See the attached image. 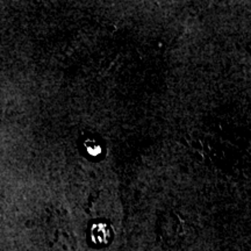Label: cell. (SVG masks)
Instances as JSON below:
<instances>
[{
    "mask_svg": "<svg viewBox=\"0 0 251 251\" xmlns=\"http://www.w3.org/2000/svg\"><path fill=\"white\" fill-rule=\"evenodd\" d=\"M91 238L96 244L98 246H105L109 242L111 238V231L107 225L99 222V224H94L91 228Z\"/></svg>",
    "mask_w": 251,
    "mask_h": 251,
    "instance_id": "6da1fadb",
    "label": "cell"
}]
</instances>
